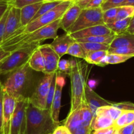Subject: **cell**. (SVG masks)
Listing matches in <instances>:
<instances>
[{"label": "cell", "mask_w": 134, "mask_h": 134, "mask_svg": "<svg viewBox=\"0 0 134 134\" xmlns=\"http://www.w3.org/2000/svg\"><path fill=\"white\" fill-rule=\"evenodd\" d=\"M59 28H60V19L32 32L11 35L2 43L1 47L5 51L11 52L21 46L37 42L41 43L47 39H54L58 37L57 33Z\"/></svg>", "instance_id": "obj_1"}, {"label": "cell", "mask_w": 134, "mask_h": 134, "mask_svg": "<svg viewBox=\"0 0 134 134\" xmlns=\"http://www.w3.org/2000/svg\"><path fill=\"white\" fill-rule=\"evenodd\" d=\"M33 70L28 63L18 69L8 74V77L3 84V90L16 100L29 97L33 81Z\"/></svg>", "instance_id": "obj_2"}, {"label": "cell", "mask_w": 134, "mask_h": 134, "mask_svg": "<svg viewBox=\"0 0 134 134\" xmlns=\"http://www.w3.org/2000/svg\"><path fill=\"white\" fill-rule=\"evenodd\" d=\"M71 68L69 73L71 85L70 112H73L79 108L82 102L86 101L85 91L90 70L87 63H84L75 59H71Z\"/></svg>", "instance_id": "obj_3"}, {"label": "cell", "mask_w": 134, "mask_h": 134, "mask_svg": "<svg viewBox=\"0 0 134 134\" xmlns=\"http://www.w3.org/2000/svg\"><path fill=\"white\" fill-rule=\"evenodd\" d=\"M58 126L52 120L51 110L39 109L29 103L26 113L24 134H51Z\"/></svg>", "instance_id": "obj_4"}, {"label": "cell", "mask_w": 134, "mask_h": 134, "mask_svg": "<svg viewBox=\"0 0 134 134\" xmlns=\"http://www.w3.org/2000/svg\"><path fill=\"white\" fill-rule=\"evenodd\" d=\"M74 0L62 1L51 10L48 11L44 14H42L37 18L31 21L26 26H22L19 30H17L13 35L24 34L32 32L43 26L48 25L57 20L60 19L67 9L72 5Z\"/></svg>", "instance_id": "obj_5"}, {"label": "cell", "mask_w": 134, "mask_h": 134, "mask_svg": "<svg viewBox=\"0 0 134 134\" xmlns=\"http://www.w3.org/2000/svg\"><path fill=\"white\" fill-rule=\"evenodd\" d=\"M41 45V43H33L21 46L11 51L10 55L2 62L1 75L8 74L18 69L28 63L31 54Z\"/></svg>", "instance_id": "obj_6"}, {"label": "cell", "mask_w": 134, "mask_h": 134, "mask_svg": "<svg viewBox=\"0 0 134 134\" xmlns=\"http://www.w3.org/2000/svg\"><path fill=\"white\" fill-rule=\"evenodd\" d=\"M105 24L103 21V11L102 8H85L82 9L74 24L69 29L68 34L96 26Z\"/></svg>", "instance_id": "obj_7"}, {"label": "cell", "mask_w": 134, "mask_h": 134, "mask_svg": "<svg viewBox=\"0 0 134 134\" xmlns=\"http://www.w3.org/2000/svg\"><path fill=\"white\" fill-rule=\"evenodd\" d=\"M29 103V97L16 100L12 116L10 134H24L26 130V113Z\"/></svg>", "instance_id": "obj_8"}, {"label": "cell", "mask_w": 134, "mask_h": 134, "mask_svg": "<svg viewBox=\"0 0 134 134\" xmlns=\"http://www.w3.org/2000/svg\"><path fill=\"white\" fill-rule=\"evenodd\" d=\"M55 73L44 74V76L39 80L34 91L29 97L30 103L39 109H46L47 95Z\"/></svg>", "instance_id": "obj_9"}, {"label": "cell", "mask_w": 134, "mask_h": 134, "mask_svg": "<svg viewBox=\"0 0 134 134\" xmlns=\"http://www.w3.org/2000/svg\"><path fill=\"white\" fill-rule=\"evenodd\" d=\"M65 77L60 72H56V89H55L54 95L52 101V106L51 109V114L54 122L56 124L60 125V109H61L62 94L63 87L65 85Z\"/></svg>", "instance_id": "obj_10"}, {"label": "cell", "mask_w": 134, "mask_h": 134, "mask_svg": "<svg viewBox=\"0 0 134 134\" xmlns=\"http://www.w3.org/2000/svg\"><path fill=\"white\" fill-rule=\"evenodd\" d=\"M41 52L44 63V73H55L58 69V64L60 57L54 51L49 44L40 45L38 47Z\"/></svg>", "instance_id": "obj_11"}, {"label": "cell", "mask_w": 134, "mask_h": 134, "mask_svg": "<svg viewBox=\"0 0 134 134\" xmlns=\"http://www.w3.org/2000/svg\"><path fill=\"white\" fill-rule=\"evenodd\" d=\"M22 27L20 22V9L10 5L5 22L3 43Z\"/></svg>", "instance_id": "obj_12"}, {"label": "cell", "mask_w": 134, "mask_h": 134, "mask_svg": "<svg viewBox=\"0 0 134 134\" xmlns=\"http://www.w3.org/2000/svg\"><path fill=\"white\" fill-rule=\"evenodd\" d=\"M16 99L4 91L3 112L1 134H10L12 116L16 106Z\"/></svg>", "instance_id": "obj_13"}, {"label": "cell", "mask_w": 134, "mask_h": 134, "mask_svg": "<svg viewBox=\"0 0 134 134\" xmlns=\"http://www.w3.org/2000/svg\"><path fill=\"white\" fill-rule=\"evenodd\" d=\"M85 96L86 103L90 107L94 117L95 116L96 111L98 108L112 105V102L107 101L103 97L99 96L92 88H90L88 85H86V88H85Z\"/></svg>", "instance_id": "obj_14"}, {"label": "cell", "mask_w": 134, "mask_h": 134, "mask_svg": "<svg viewBox=\"0 0 134 134\" xmlns=\"http://www.w3.org/2000/svg\"><path fill=\"white\" fill-rule=\"evenodd\" d=\"M115 33L113 32L105 24L96 25L91 26L83 30H79L76 32L71 33V36L74 39H81V38H88L91 36H98V35H112Z\"/></svg>", "instance_id": "obj_15"}, {"label": "cell", "mask_w": 134, "mask_h": 134, "mask_svg": "<svg viewBox=\"0 0 134 134\" xmlns=\"http://www.w3.org/2000/svg\"><path fill=\"white\" fill-rule=\"evenodd\" d=\"M82 9L73 2L60 18V28L68 33L78 18Z\"/></svg>", "instance_id": "obj_16"}, {"label": "cell", "mask_w": 134, "mask_h": 134, "mask_svg": "<svg viewBox=\"0 0 134 134\" xmlns=\"http://www.w3.org/2000/svg\"><path fill=\"white\" fill-rule=\"evenodd\" d=\"M74 42H75V39H73L69 34L65 33L64 35L55 38L53 42L49 45L61 58L67 54L69 46Z\"/></svg>", "instance_id": "obj_17"}, {"label": "cell", "mask_w": 134, "mask_h": 134, "mask_svg": "<svg viewBox=\"0 0 134 134\" xmlns=\"http://www.w3.org/2000/svg\"><path fill=\"white\" fill-rule=\"evenodd\" d=\"M43 2L35 3L26 5L20 9V22L22 26H26L31 22Z\"/></svg>", "instance_id": "obj_18"}, {"label": "cell", "mask_w": 134, "mask_h": 134, "mask_svg": "<svg viewBox=\"0 0 134 134\" xmlns=\"http://www.w3.org/2000/svg\"><path fill=\"white\" fill-rule=\"evenodd\" d=\"M64 126L70 131L73 133L77 128L82 126V120L81 117L80 107L70 112L69 115L64 121Z\"/></svg>", "instance_id": "obj_19"}, {"label": "cell", "mask_w": 134, "mask_h": 134, "mask_svg": "<svg viewBox=\"0 0 134 134\" xmlns=\"http://www.w3.org/2000/svg\"><path fill=\"white\" fill-rule=\"evenodd\" d=\"M123 47H134V34L128 32L117 34L109 45L110 48Z\"/></svg>", "instance_id": "obj_20"}, {"label": "cell", "mask_w": 134, "mask_h": 134, "mask_svg": "<svg viewBox=\"0 0 134 134\" xmlns=\"http://www.w3.org/2000/svg\"><path fill=\"white\" fill-rule=\"evenodd\" d=\"M114 122L115 121L110 117L98 114V115H96L93 118L91 125H90V129L92 130V132H93L96 130L112 127L113 126Z\"/></svg>", "instance_id": "obj_21"}, {"label": "cell", "mask_w": 134, "mask_h": 134, "mask_svg": "<svg viewBox=\"0 0 134 134\" xmlns=\"http://www.w3.org/2000/svg\"><path fill=\"white\" fill-rule=\"evenodd\" d=\"M107 54V51H97L87 53L85 60L88 64H96L99 66H106L105 59Z\"/></svg>", "instance_id": "obj_22"}, {"label": "cell", "mask_w": 134, "mask_h": 134, "mask_svg": "<svg viewBox=\"0 0 134 134\" xmlns=\"http://www.w3.org/2000/svg\"><path fill=\"white\" fill-rule=\"evenodd\" d=\"M29 66L33 70L44 73V63L41 52L37 48L31 54L28 61Z\"/></svg>", "instance_id": "obj_23"}, {"label": "cell", "mask_w": 134, "mask_h": 134, "mask_svg": "<svg viewBox=\"0 0 134 134\" xmlns=\"http://www.w3.org/2000/svg\"><path fill=\"white\" fill-rule=\"evenodd\" d=\"M131 18H127L125 19L115 20L111 23L107 24L105 25L116 35L122 34V33L126 32V30L129 26Z\"/></svg>", "instance_id": "obj_24"}, {"label": "cell", "mask_w": 134, "mask_h": 134, "mask_svg": "<svg viewBox=\"0 0 134 134\" xmlns=\"http://www.w3.org/2000/svg\"><path fill=\"white\" fill-rule=\"evenodd\" d=\"M122 112V111L121 110L115 107L113 105H110V106H104L98 108L96 111L95 116L98 115V114L104 115L110 117L115 121L120 116Z\"/></svg>", "instance_id": "obj_25"}, {"label": "cell", "mask_w": 134, "mask_h": 134, "mask_svg": "<svg viewBox=\"0 0 134 134\" xmlns=\"http://www.w3.org/2000/svg\"><path fill=\"white\" fill-rule=\"evenodd\" d=\"M116 34H114L112 35H98V36H91L88 38H81V39H76V41L79 43L83 42H89V43H103V44L110 45L113 40L115 38Z\"/></svg>", "instance_id": "obj_26"}, {"label": "cell", "mask_w": 134, "mask_h": 134, "mask_svg": "<svg viewBox=\"0 0 134 134\" xmlns=\"http://www.w3.org/2000/svg\"><path fill=\"white\" fill-rule=\"evenodd\" d=\"M80 110H81V117H82V126L90 127L94 116H93L92 112L88 104L86 103V101L82 102L81 105L80 106Z\"/></svg>", "instance_id": "obj_27"}, {"label": "cell", "mask_w": 134, "mask_h": 134, "mask_svg": "<svg viewBox=\"0 0 134 134\" xmlns=\"http://www.w3.org/2000/svg\"><path fill=\"white\" fill-rule=\"evenodd\" d=\"M67 54L76 58H81L84 60L86 58V52L81 46V43L76 40L69 46L67 51Z\"/></svg>", "instance_id": "obj_28"}, {"label": "cell", "mask_w": 134, "mask_h": 134, "mask_svg": "<svg viewBox=\"0 0 134 134\" xmlns=\"http://www.w3.org/2000/svg\"><path fill=\"white\" fill-rule=\"evenodd\" d=\"M80 43L86 52V54L92 51H108L109 49V45L103 44V43H89V42H83Z\"/></svg>", "instance_id": "obj_29"}, {"label": "cell", "mask_w": 134, "mask_h": 134, "mask_svg": "<svg viewBox=\"0 0 134 134\" xmlns=\"http://www.w3.org/2000/svg\"><path fill=\"white\" fill-rule=\"evenodd\" d=\"M132 57H133V56H129V55L108 53L106 56L105 61L106 65H107V64H119V63H124V62H126L128 59H131Z\"/></svg>", "instance_id": "obj_30"}, {"label": "cell", "mask_w": 134, "mask_h": 134, "mask_svg": "<svg viewBox=\"0 0 134 134\" xmlns=\"http://www.w3.org/2000/svg\"><path fill=\"white\" fill-rule=\"evenodd\" d=\"M134 15V7L130 5H122L118 8L116 20H122L127 18H132Z\"/></svg>", "instance_id": "obj_31"}, {"label": "cell", "mask_w": 134, "mask_h": 134, "mask_svg": "<svg viewBox=\"0 0 134 134\" xmlns=\"http://www.w3.org/2000/svg\"><path fill=\"white\" fill-rule=\"evenodd\" d=\"M62 2V1H52V2H43V4L41 5V7L39 8V11H37V13L35 14V15L34 16V18H33L32 21L35 20L36 18H37L38 17H39L40 16H41L42 14H44L47 12H48V11L51 10L53 8H54L55 7L57 6L58 4H60V3Z\"/></svg>", "instance_id": "obj_32"}, {"label": "cell", "mask_w": 134, "mask_h": 134, "mask_svg": "<svg viewBox=\"0 0 134 134\" xmlns=\"http://www.w3.org/2000/svg\"><path fill=\"white\" fill-rule=\"evenodd\" d=\"M55 89H56V73L54 75V77L52 78V81H51V85H50L48 95H47V100H46V109L51 110L54 95Z\"/></svg>", "instance_id": "obj_33"}, {"label": "cell", "mask_w": 134, "mask_h": 134, "mask_svg": "<svg viewBox=\"0 0 134 134\" xmlns=\"http://www.w3.org/2000/svg\"><path fill=\"white\" fill-rule=\"evenodd\" d=\"M118 8H111L103 11V21L105 24L111 23L116 20Z\"/></svg>", "instance_id": "obj_34"}, {"label": "cell", "mask_w": 134, "mask_h": 134, "mask_svg": "<svg viewBox=\"0 0 134 134\" xmlns=\"http://www.w3.org/2000/svg\"><path fill=\"white\" fill-rule=\"evenodd\" d=\"M108 53L129 55L134 57V47H123L118 48H110L107 51Z\"/></svg>", "instance_id": "obj_35"}, {"label": "cell", "mask_w": 134, "mask_h": 134, "mask_svg": "<svg viewBox=\"0 0 134 134\" xmlns=\"http://www.w3.org/2000/svg\"><path fill=\"white\" fill-rule=\"evenodd\" d=\"M71 68V60H66V59L60 60V59L58 64L57 72H60L62 74H69Z\"/></svg>", "instance_id": "obj_36"}, {"label": "cell", "mask_w": 134, "mask_h": 134, "mask_svg": "<svg viewBox=\"0 0 134 134\" xmlns=\"http://www.w3.org/2000/svg\"><path fill=\"white\" fill-rule=\"evenodd\" d=\"M125 1L126 0H107L102 3V5H101V8L102 11H104L111 8L119 7L121 6Z\"/></svg>", "instance_id": "obj_37"}, {"label": "cell", "mask_w": 134, "mask_h": 134, "mask_svg": "<svg viewBox=\"0 0 134 134\" xmlns=\"http://www.w3.org/2000/svg\"><path fill=\"white\" fill-rule=\"evenodd\" d=\"M112 105L117 109H120L122 111H132L134 110V103L131 102H113Z\"/></svg>", "instance_id": "obj_38"}, {"label": "cell", "mask_w": 134, "mask_h": 134, "mask_svg": "<svg viewBox=\"0 0 134 134\" xmlns=\"http://www.w3.org/2000/svg\"><path fill=\"white\" fill-rule=\"evenodd\" d=\"M126 126H127L126 113L125 111H122L120 116L114 122L113 127H115V130H118Z\"/></svg>", "instance_id": "obj_39"}, {"label": "cell", "mask_w": 134, "mask_h": 134, "mask_svg": "<svg viewBox=\"0 0 134 134\" xmlns=\"http://www.w3.org/2000/svg\"><path fill=\"white\" fill-rule=\"evenodd\" d=\"M39 2H43V0H13L11 5L20 9L26 5Z\"/></svg>", "instance_id": "obj_40"}, {"label": "cell", "mask_w": 134, "mask_h": 134, "mask_svg": "<svg viewBox=\"0 0 134 134\" xmlns=\"http://www.w3.org/2000/svg\"><path fill=\"white\" fill-rule=\"evenodd\" d=\"M3 99L4 90L3 83L0 80V133L2 132V123H3Z\"/></svg>", "instance_id": "obj_41"}, {"label": "cell", "mask_w": 134, "mask_h": 134, "mask_svg": "<svg viewBox=\"0 0 134 134\" xmlns=\"http://www.w3.org/2000/svg\"><path fill=\"white\" fill-rule=\"evenodd\" d=\"M10 8V7H9ZM9 8L7 9L5 14H3L1 18L0 19V47H1V45H2L3 42V35H4V32H5V22H6L7 17L8 13H9Z\"/></svg>", "instance_id": "obj_42"}, {"label": "cell", "mask_w": 134, "mask_h": 134, "mask_svg": "<svg viewBox=\"0 0 134 134\" xmlns=\"http://www.w3.org/2000/svg\"><path fill=\"white\" fill-rule=\"evenodd\" d=\"M134 129V123L127 125L117 130V134H132Z\"/></svg>", "instance_id": "obj_43"}, {"label": "cell", "mask_w": 134, "mask_h": 134, "mask_svg": "<svg viewBox=\"0 0 134 134\" xmlns=\"http://www.w3.org/2000/svg\"><path fill=\"white\" fill-rule=\"evenodd\" d=\"M116 131V130H115V127L112 126V127H107V128L96 130V131H94L92 133L94 134H113Z\"/></svg>", "instance_id": "obj_44"}, {"label": "cell", "mask_w": 134, "mask_h": 134, "mask_svg": "<svg viewBox=\"0 0 134 134\" xmlns=\"http://www.w3.org/2000/svg\"><path fill=\"white\" fill-rule=\"evenodd\" d=\"M92 130L90 127H86V126H82L77 128L75 131L71 134H91Z\"/></svg>", "instance_id": "obj_45"}, {"label": "cell", "mask_w": 134, "mask_h": 134, "mask_svg": "<svg viewBox=\"0 0 134 134\" xmlns=\"http://www.w3.org/2000/svg\"><path fill=\"white\" fill-rule=\"evenodd\" d=\"M104 2V0H91L85 8H98L101 7V5ZM84 8V9H85Z\"/></svg>", "instance_id": "obj_46"}, {"label": "cell", "mask_w": 134, "mask_h": 134, "mask_svg": "<svg viewBox=\"0 0 134 134\" xmlns=\"http://www.w3.org/2000/svg\"><path fill=\"white\" fill-rule=\"evenodd\" d=\"M10 51H5V49L2 48V47H0V63L2 62L3 60H5L6 58H7L8 56L10 55Z\"/></svg>", "instance_id": "obj_47"}, {"label": "cell", "mask_w": 134, "mask_h": 134, "mask_svg": "<svg viewBox=\"0 0 134 134\" xmlns=\"http://www.w3.org/2000/svg\"><path fill=\"white\" fill-rule=\"evenodd\" d=\"M91 0H74V3L78 5L81 9H84L86 5Z\"/></svg>", "instance_id": "obj_48"}, {"label": "cell", "mask_w": 134, "mask_h": 134, "mask_svg": "<svg viewBox=\"0 0 134 134\" xmlns=\"http://www.w3.org/2000/svg\"><path fill=\"white\" fill-rule=\"evenodd\" d=\"M10 4H0V19L10 7Z\"/></svg>", "instance_id": "obj_49"}, {"label": "cell", "mask_w": 134, "mask_h": 134, "mask_svg": "<svg viewBox=\"0 0 134 134\" xmlns=\"http://www.w3.org/2000/svg\"><path fill=\"white\" fill-rule=\"evenodd\" d=\"M126 32L131 34H134V15L131 18L130 22V24L126 30Z\"/></svg>", "instance_id": "obj_50"}, {"label": "cell", "mask_w": 134, "mask_h": 134, "mask_svg": "<svg viewBox=\"0 0 134 134\" xmlns=\"http://www.w3.org/2000/svg\"><path fill=\"white\" fill-rule=\"evenodd\" d=\"M63 129H64V126H60L59 125L54 130L52 134H63Z\"/></svg>", "instance_id": "obj_51"}, {"label": "cell", "mask_w": 134, "mask_h": 134, "mask_svg": "<svg viewBox=\"0 0 134 134\" xmlns=\"http://www.w3.org/2000/svg\"><path fill=\"white\" fill-rule=\"evenodd\" d=\"M122 5H130L134 7V0H126Z\"/></svg>", "instance_id": "obj_52"}, {"label": "cell", "mask_w": 134, "mask_h": 134, "mask_svg": "<svg viewBox=\"0 0 134 134\" xmlns=\"http://www.w3.org/2000/svg\"><path fill=\"white\" fill-rule=\"evenodd\" d=\"M11 1L10 0H0V4H10L11 5Z\"/></svg>", "instance_id": "obj_53"}, {"label": "cell", "mask_w": 134, "mask_h": 134, "mask_svg": "<svg viewBox=\"0 0 134 134\" xmlns=\"http://www.w3.org/2000/svg\"><path fill=\"white\" fill-rule=\"evenodd\" d=\"M63 134H71V133L64 126V129H63Z\"/></svg>", "instance_id": "obj_54"}, {"label": "cell", "mask_w": 134, "mask_h": 134, "mask_svg": "<svg viewBox=\"0 0 134 134\" xmlns=\"http://www.w3.org/2000/svg\"><path fill=\"white\" fill-rule=\"evenodd\" d=\"M56 0H43V2H52V1H55Z\"/></svg>", "instance_id": "obj_55"}, {"label": "cell", "mask_w": 134, "mask_h": 134, "mask_svg": "<svg viewBox=\"0 0 134 134\" xmlns=\"http://www.w3.org/2000/svg\"><path fill=\"white\" fill-rule=\"evenodd\" d=\"M56 1H71V0H56Z\"/></svg>", "instance_id": "obj_56"}, {"label": "cell", "mask_w": 134, "mask_h": 134, "mask_svg": "<svg viewBox=\"0 0 134 134\" xmlns=\"http://www.w3.org/2000/svg\"><path fill=\"white\" fill-rule=\"evenodd\" d=\"M2 62H1V63H0V68H1V64H2ZM0 76H1V72H0Z\"/></svg>", "instance_id": "obj_57"}, {"label": "cell", "mask_w": 134, "mask_h": 134, "mask_svg": "<svg viewBox=\"0 0 134 134\" xmlns=\"http://www.w3.org/2000/svg\"><path fill=\"white\" fill-rule=\"evenodd\" d=\"M116 133H117V130H116V131H115V133H113V134H116Z\"/></svg>", "instance_id": "obj_58"}, {"label": "cell", "mask_w": 134, "mask_h": 134, "mask_svg": "<svg viewBox=\"0 0 134 134\" xmlns=\"http://www.w3.org/2000/svg\"><path fill=\"white\" fill-rule=\"evenodd\" d=\"M132 134H134V129H133V133H132Z\"/></svg>", "instance_id": "obj_59"}, {"label": "cell", "mask_w": 134, "mask_h": 134, "mask_svg": "<svg viewBox=\"0 0 134 134\" xmlns=\"http://www.w3.org/2000/svg\"><path fill=\"white\" fill-rule=\"evenodd\" d=\"M10 1H11V3H12V2H13V0H10ZM11 4H12V3H11Z\"/></svg>", "instance_id": "obj_60"}, {"label": "cell", "mask_w": 134, "mask_h": 134, "mask_svg": "<svg viewBox=\"0 0 134 134\" xmlns=\"http://www.w3.org/2000/svg\"><path fill=\"white\" fill-rule=\"evenodd\" d=\"M107 1V0H104V1Z\"/></svg>", "instance_id": "obj_61"}, {"label": "cell", "mask_w": 134, "mask_h": 134, "mask_svg": "<svg viewBox=\"0 0 134 134\" xmlns=\"http://www.w3.org/2000/svg\"><path fill=\"white\" fill-rule=\"evenodd\" d=\"M91 134H94V133H92Z\"/></svg>", "instance_id": "obj_62"}, {"label": "cell", "mask_w": 134, "mask_h": 134, "mask_svg": "<svg viewBox=\"0 0 134 134\" xmlns=\"http://www.w3.org/2000/svg\"><path fill=\"white\" fill-rule=\"evenodd\" d=\"M0 134H1V133H0Z\"/></svg>", "instance_id": "obj_63"}, {"label": "cell", "mask_w": 134, "mask_h": 134, "mask_svg": "<svg viewBox=\"0 0 134 134\" xmlns=\"http://www.w3.org/2000/svg\"><path fill=\"white\" fill-rule=\"evenodd\" d=\"M51 134H52V133H51Z\"/></svg>", "instance_id": "obj_64"}]
</instances>
